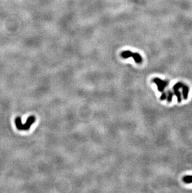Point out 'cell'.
Instances as JSON below:
<instances>
[{
  "label": "cell",
  "instance_id": "7a4b0ae2",
  "mask_svg": "<svg viewBox=\"0 0 192 193\" xmlns=\"http://www.w3.org/2000/svg\"><path fill=\"white\" fill-rule=\"evenodd\" d=\"M121 56L124 59L132 57L135 63L137 64H140L142 62V57L138 53H132L131 51H124L121 53Z\"/></svg>",
  "mask_w": 192,
  "mask_h": 193
},
{
  "label": "cell",
  "instance_id": "ba28073f",
  "mask_svg": "<svg viewBox=\"0 0 192 193\" xmlns=\"http://www.w3.org/2000/svg\"><path fill=\"white\" fill-rule=\"evenodd\" d=\"M160 98L161 100H165V99H166V93H165V92H163L162 95H161Z\"/></svg>",
  "mask_w": 192,
  "mask_h": 193
},
{
  "label": "cell",
  "instance_id": "5b68a950",
  "mask_svg": "<svg viewBox=\"0 0 192 193\" xmlns=\"http://www.w3.org/2000/svg\"><path fill=\"white\" fill-rule=\"evenodd\" d=\"M181 88H182V93H183V99L184 100H187L188 92H189V87L186 84H183Z\"/></svg>",
  "mask_w": 192,
  "mask_h": 193
},
{
  "label": "cell",
  "instance_id": "8992f818",
  "mask_svg": "<svg viewBox=\"0 0 192 193\" xmlns=\"http://www.w3.org/2000/svg\"><path fill=\"white\" fill-rule=\"evenodd\" d=\"M183 181L186 184L192 183V176H186L183 177Z\"/></svg>",
  "mask_w": 192,
  "mask_h": 193
},
{
  "label": "cell",
  "instance_id": "277c9868",
  "mask_svg": "<svg viewBox=\"0 0 192 193\" xmlns=\"http://www.w3.org/2000/svg\"><path fill=\"white\" fill-rule=\"evenodd\" d=\"M183 85V83L182 82H178L177 83H176L175 85L174 86V94H175L176 97H177V101L178 102H180L182 101V98H181V94L179 91L180 88H182V86Z\"/></svg>",
  "mask_w": 192,
  "mask_h": 193
},
{
  "label": "cell",
  "instance_id": "6da1fadb",
  "mask_svg": "<svg viewBox=\"0 0 192 193\" xmlns=\"http://www.w3.org/2000/svg\"><path fill=\"white\" fill-rule=\"evenodd\" d=\"M35 119H36V118H35V117L34 116H31L27 118L26 123L25 124H22L21 118L17 116L15 119V124H16V128H17L18 130H20V131H27V130L29 129L30 127L31 126L32 124L35 121Z\"/></svg>",
  "mask_w": 192,
  "mask_h": 193
},
{
  "label": "cell",
  "instance_id": "3957f363",
  "mask_svg": "<svg viewBox=\"0 0 192 193\" xmlns=\"http://www.w3.org/2000/svg\"><path fill=\"white\" fill-rule=\"evenodd\" d=\"M153 82L157 85L158 90L159 92H163L165 87L168 85V82L164 81L158 78H153Z\"/></svg>",
  "mask_w": 192,
  "mask_h": 193
},
{
  "label": "cell",
  "instance_id": "52a82bcc",
  "mask_svg": "<svg viewBox=\"0 0 192 193\" xmlns=\"http://www.w3.org/2000/svg\"><path fill=\"white\" fill-rule=\"evenodd\" d=\"M172 98H173V92H172L171 91H168V96H166L168 102H172Z\"/></svg>",
  "mask_w": 192,
  "mask_h": 193
}]
</instances>
